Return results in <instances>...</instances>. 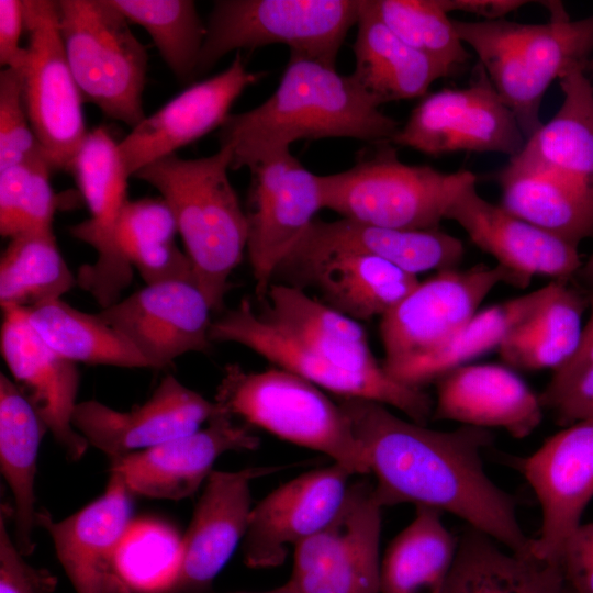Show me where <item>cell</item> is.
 Wrapping results in <instances>:
<instances>
[{
    "label": "cell",
    "instance_id": "2e32d148",
    "mask_svg": "<svg viewBox=\"0 0 593 593\" xmlns=\"http://www.w3.org/2000/svg\"><path fill=\"white\" fill-rule=\"evenodd\" d=\"M517 469L533 489L541 510V525L529 552L556 566L593 497V419L580 421L553 434Z\"/></svg>",
    "mask_w": 593,
    "mask_h": 593
},
{
    "label": "cell",
    "instance_id": "9c48e42d",
    "mask_svg": "<svg viewBox=\"0 0 593 593\" xmlns=\"http://www.w3.org/2000/svg\"><path fill=\"white\" fill-rule=\"evenodd\" d=\"M527 288L499 265L435 272L381 317L384 370L432 354L445 346L479 311L499 284Z\"/></svg>",
    "mask_w": 593,
    "mask_h": 593
},
{
    "label": "cell",
    "instance_id": "b9f144b4",
    "mask_svg": "<svg viewBox=\"0 0 593 593\" xmlns=\"http://www.w3.org/2000/svg\"><path fill=\"white\" fill-rule=\"evenodd\" d=\"M182 536L159 519H133L115 558L116 572L131 593H166L178 572Z\"/></svg>",
    "mask_w": 593,
    "mask_h": 593
},
{
    "label": "cell",
    "instance_id": "30bf717a",
    "mask_svg": "<svg viewBox=\"0 0 593 593\" xmlns=\"http://www.w3.org/2000/svg\"><path fill=\"white\" fill-rule=\"evenodd\" d=\"M210 339L212 343L243 345L278 368L291 371L342 399L374 401L401 411L422 425L433 416L434 400L423 389L400 383L384 368L376 372H358L332 363L267 322L247 299L212 321Z\"/></svg>",
    "mask_w": 593,
    "mask_h": 593
},
{
    "label": "cell",
    "instance_id": "816d5d0a",
    "mask_svg": "<svg viewBox=\"0 0 593 593\" xmlns=\"http://www.w3.org/2000/svg\"><path fill=\"white\" fill-rule=\"evenodd\" d=\"M590 315L583 326L580 345L570 360L553 371L547 385H557L581 369L593 365V293H589Z\"/></svg>",
    "mask_w": 593,
    "mask_h": 593
},
{
    "label": "cell",
    "instance_id": "83f0119b",
    "mask_svg": "<svg viewBox=\"0 0 593 593\" xmlns=\"http://www.w3.org/2000/svg\"><path fill=\"white\" fill-rule=\"evenodd\" d=\"M261 301V317L332 363L358 372L383 369L363 327L303 289L273 282Z\"/></svg>",
    "mask_w": 593,
    "mask_h": 593
},
{
    "label": "cell",
    "instance_id": "9f6ffc18",
    "mask_svg": "<svg viewBox=\"0 0 593 593\" xmlns=\"http://www.w3.org/2000/svg\"><path fill=\"white\" fill-rule=\"evenodd\" d=\"M561 593H572L563 583L562 592Z\"/></svg>",
    "mask_w": 593,
    "mask_h": 593
},
{
    "label": "cell",
    "instance_id": "5bb4252c",
    "mask_svg": "<svg viewBox=\"0 0 593 593\" xmlns=\"http://www.w3.org/2000/svg\"><path fill=\"white\" fill-rule=\"evenodd\" d=\"M467 87L426 94L392 138L428 156L457 152L518 155L526 138L478 63Z\"/></svg>",
    "mask_w": 593,
    "mask_h": 593
},
{
    "label": "cell",
    "instance_id": "ac0fdd59",
    "mask_svg": "<svg viewBox=\"0 0 593 593\" xmlns=\"http://www.w3.org/2000/svg\"><path fill=\"white\" fill-rule=\"evenodd\" d=\"M212 309L193 281L146 284L97 314L122 333L152 369L187 353H209Z\"/></svg>",
    "mask_w": 593,
    "mask_h": 593
},
{
    "label": "cell",
    "instance_id": "277c9868",
    "mask_svg": "<svg viewBox=\"0 0 593 593\" xmlns=\"http://www.w3.org/2000/svg\"><path fill=\"white\" fill-rule=\"evenodd\" d=\"M541 3L550 12L544 24L452 20L526 141L544 124L540 107L552 81L575 69L586 70L593 58V14L571 20L560 1Z\"/></svg>",
    "mask_w": 593,
    "mask_h": 593
},
{
    "label": "cell",
    "instance_id": "f1b7e54d",
    "mask_svg": "<svg viewBox=\"0 0 593 593\" xmlns=\"http://www.w3.org/2000/svg\"><path fill=\"white\" fill-rule=\"evenodd\" d=\"M356 26L350 75L380 105L426 96L434 81L451 75L396 36L379 18L372 0H359Z\"/></svg>",
    "mask_w": 593,
    "mask_h": 593
},
{
    "label": "cell",
    "instance_id": "db71d44e",
    "mask_svg": "<svg viewBox=\"0 0 593 593\" xmlns=\"http://www.w3.org/2000/svg\"><path fill=\"white\" fill-rule=\"evenodd\" d=\"M227 593H291L289 589L286 586V584L276 588L270 591H264V592H250V591H235V592H227Z\"/></svg>",
    "mask_w": 593,
    "mask_h": 593
},
{
    "label": "cell",
    "instance_id": "7bdbcfd3",
    "mask_svg": "<svg viewBox=\"0 0 593 593\" xmlns=\"http://www.w3.org/2000/svg\"><path fill=\"white\" fill-rule=\"evenodd\" d=\"M382 22L404 43L450 74L470 59L439 0H372Z\"/></svg>",
    "mask_w": 593,
    "mask_h": 593
},
{
    "label": "cell",
    "instance_id": "9a60e30c",
    "mask_svg": "<svg viewBox=\"0 0 593 593\" xmlns=\"http://www.w3.org/2000/svg\"><path fill=\"white\" fill-rule=\"evenodd\" d=\"M247 255L264 300L281 264L324 209L321 176L290 150L250 165Z\"/></svg>",
    "mask_w": 593,
    "mask_h": 593
},
{
    "label": "cell",
    "instance_id": "7c38bea8",
    "mask_svg": "<svg viewBox=\"0 0 593 593\" xmlns=\"http://www.w3.org/2000/svg\"><path fill=\"white\" fill-rule=\"evenodd\" d=\"M68 172L74 176L89 217L69 227L76 239L97 251L93 264L81 266L77 286L108 307L120 300L133 279V268L116 243V226L127 198L131 177L121 158L118 142L103 126L89 131Z\"/></svg>",
    "mask_w": 593,
    "mask_h": 593
},
{
    "label": "cell",
    "instance_id": "f907efd6",
    "mask_svg": "<svg viewBox=\"0 0 593 593\" xmlns=\"http://www.w3.org/2000/svg\"><path fill=\"white\" fill-rule=\"evenodd\" d=\"M448 14L454 11L481 16L483 21L502 20L511 12L530 3L525 0H439Z\"/></svg>",
    "mask_w": 593,
    "mask_h": 593
},
{
    "label": "cell",
    "instance_id": "7a4b0ae2",
    "mask_svg": "<svg viewBox=\"0 0 593 593\" xmlns=\"http://www.w3.org/2000/svg\"><path fill=\"white\" fill-rule=\"evenodd\" d=\"M380 107L351 75L290 53L272 94L254 109L231 113L219 143L232 149L231 169L237 170L288 152L299 139L391 142L401 126Z\"/></svg>",
    "mask_w": 593,
    "mask_h": 593
},
{
    "label": "cell",
    "instance_id": "836d02e7",
    "mask_svg": "<svg viewBox=\"0 0 593 593\" xmlns=\"http://www.w3.org/2000/svg\"><path fill=\"white\" fill-rule=\"evenodd\" d=\"M557 566L507 550L469 525L458 536L450 572L439 593H561Z\"/></svg>",
    "mask_w": 593,
    "mask_h": 593
},
{
    "label": "cell",
    "instance_id": "1f68e13d",
    "mask_svg": "<svg viewBox=\"0 0 593 593\" xmlns=\"http://www.w3.org/2000/svg\"><path fill=\"white\" fill-rule=\"evenodd\" d=\"M563 100L556 114L508 159L593 187V83L575 69L559 80Z\"/></svg>",
    "mask_w": 593,
    "mask_h": 593
},
{
    "label": "cell",
    "instance_id": "52a82bcc",
    "mask_svg": "<svg viewBox=\"0 0 593 593\" xmlns=\"http://www.w3.org/2000/svg\"><path fill=\"white\" fill-rule=\"evenodd\" d=\"M61 42L83 102L131 128L144 118L148 55L111 0H57Z\"/></svg>",
    "mask_w": 593,
    "mask_h": 593
},
{
    "label": "cell",
    "instance_id": "f35d334b",
    "mask_svg": "<svg viewBox=\"0 0 593 593\" xmlns=\"http://www.w3.org/2000/svg\"><path fill=\"white\" fill-rule=\"evenodd\" d=\"M40 336L74 362L121 368H150L135 346L97 313L72 307L61 299L25 309Z\"/></svg>",
    "mask_w": 593,
    "mask_h": 593
},
{
    "label": "cell",
    "instance_id": "6da1fadb",
    "mask_svg": "<svg viewBox=\"0 0 593 593\" xmlns=\"http://www.w3.org/2000/svg\"><path fill=\"white\" fill-rule=\"evenodd\" d=\"M355 437L374 474L373 492L382 506L412 503L450 513L504 548L528 553L515 499L488 475L482 451L491 430L461 425L437 430L399 417L387 405L342 399Z\"/></svg>",
    "mask_w": 593,
    "mask_h": 593
},
{
    "label": "cell",
    "instance_id": "e0dca14e",
    "mask_svg": "<svg viewBox=\"0 0 593 593\" xmlns=\"http://www.w3.org/2000/svg\"><path fill=\"white\" fill-rule=\"evenodd\" d=\"M347 254L373 256L418 276L459 268L465 246L461 239L439 228L403 230L346 217L315 219L281 264L275 279L280 276L286 281L310 266Z\"/></svg>",
    "mask_w": 593,
    "mask_h": 593
},
{
    "label": "cell",
    "instance_id": "8992f818",
    "mask_svg": "<svg viewBox=\"0 0 593 593\" xmlns=\"http://www.w3.org/2000/svg\"><path fill=\"white\" fill-rule=\"evenodd\" d=\"M467 170L444 172L427 165L401 161L391 142L362 148L355 164L321 176L324 209L342 217L403 230H434L467 184Z\"/></svg>",
    "mask_w": 593,
    "mask_h": 593
},
{
    "label": "cell",
    "instance_id": "ab89813d",
    "mask_svg": "<svg viewBox=\"0 0 593 593\" xmlns=\"http://www.w3.org/2000/svg\"><path fill=\"white\" fill-rule=\"evenodd\" d=\"M77 286L58 248L53 230L27 232L10 238L0 261V304L33 307L60 299Z\"/></svg>",
    "mask_w": 593,
    "mask_h": 593
},
{
    "label": "cell",
    "instance_id": "603a6c76",
    "mask_svg": "<svg viewBox=\"0 0 593 593\" xmlns=\"http://www.w3.org/2000/svg\"><path fill=\"white\" fill-rule=\"evenodd\" d=\"M286 467L212 471L182 536L181 561L166 593H204L243 541L253 510L250 482Z\"/></svg>",
    "mask_w": 593,
    "mask_h": 593
},
{
    "label": "cell",
    "instance_id": "f6af8a7d",
    "mask_svg": "<svg viewBox=\"0 0 593 593\" xmlns=\"http://www.w3.org/2000/svg\"><path fill=\"white\" fill-rule=\"evenodd\" d=\"M44 152L32 128L23 89V69L0 72V170Z\"/></svg>",
    "mask_w": 593,
    "mask_h": 593
},
{
    "label": "cell",
    "instance_id": "3957f363",
    "mask_svg": "<svg viewBox=\"0 0 593 593\" xmlns=\"http://www.w3.org/2000/svg\"><path fill=\"white\" fill-rule=\"evenodd\" d=\"M231 164L232 149L220 145L202 158L163 157L133 176L154 187L171 209L197 286L213 312L223 310L230 277L248 240L246 212L228 177Z\"/></svg>",
    "mask_w": 593,
    "mask_h": 593
},
{
    "label": "cell",
    "instance_id": "7dc6e473",
    "mask_svg": "<svg viewBox=\"0 0 593 593\" xmlns=\"http://www.w3.org/2000/svg\"><path fill=\"white\" fill-rule=\"evenodd\" d=\"M544 409L550 410L563 427L593 419V365L557 385H547L539 394Z\"/></svg>",
    "mask_w": 593,
    "mask_h": 593
},
{
    "label": "cell",
    "instance_id": "ffe728a7",
    "mask_svg": "<svg viewBox=\"0 0 593 593\" xmlns=\"http://www.w3.org/2000/svg\"><path fill=\"white\" fill-rule=\"evenodd\" d=\"M249 71L240 52L230 66L202 81L194 82L145 116L118 142L127 174L139 169L221 127L236 99L261 78Z\"/></svg>",
    "mask_w": 593,
    "mask_h": 593
},
{
    "label": "cell",
    "instance_id": "f546056e",
    "mask_svg": "<svg viewBox=\"0 0 593 593\" xmlns=\"http://www.w3.org/2000/svg\"><path fill=\"white\" fill-rule=\"evenodd\" d=\"M287 280L299 288L313 286L322 302L357 322L381 318L419 282L417 276L383 259L356 254L327 258Z\"/></svg>",
    "mask_w": 593,
    "mask_h": 593
},
{
    "label": "cell",
    "instance_id": "f5cc1de1",
    "mask_svg": "<svg viewBox=\"0 0 593 593\" xmlns=\"http://www.w3.org/2000/svg\"><path fill=\"white\" fill-rule=\"evenodd\" d=\"M575 278L588 289V293H593V250L588 259L583 261Z\"/></svg>",
    "mask_w": 593,
    "mask_h": 593
},
{
    "label": "cell",
    "instance_id": "d4e9b609",
    "mask_svg": "<svg viewBox=\"0 0 593 593\" xmlns=\"http://www.w3.org/2000/svg\"><path fill=\"white\" fill-rule=\"evenodd\" d=\"M132 492L110 472L104 493L75 514L55 522L37 512V525L51 535L57 558L77 593H131L115 567L120 542L132 523Z\"/></svg>",
    "mask_w": 593,
    "mask_h": 593
},
{
    "label": "cell",
    "instance_id": "e575fe53",
    "mask_svg": "<svg viewBox=\"0 0 593 593\" xmlns=\"http://www.w3.org/2000/svg\"><path fill=\"white\" fill-rule=\"evenodd\" d=\"M557 282L551 280L536 290L479 310L445 346L385 370L387 373L407 387L423 389L455 368L499 349L510 333L548 299Z\"/></svg>",
    "mask_w": 593,
    "mask_h": 593
},
{
    "label": "cell",
    "instance_id": "4316f807",
    "mask_svg": "<svg viewBox=\"0 0 593 593\" xmlns=\"http://www.w3.org/2000/svg\"><path fill=\"white\" fill-rule=\"evenodd\" d=\"M435 384L433 419L503 429L517 439L533 434L542 421L539 395L506 365H463Z\"/></svg>",
    "mask_w": 593,
    "mask_h": 593
},
{
    "label": "cell",
    "instance_id": "c3c4849f",
    "mask_svg": "<svg viewBox=\"0 0 593 593\" xmlns=\"http://www.w3.org/2000/svg\"><path fill=\"white\" fill-rule=\"evenodd\" d=\"M556 566L572 593H593V522L582 523L571 535Z\"/></svg>",
    "mask_w": 593,
    "mask_h": 593
},
{
    "label": "cell",
    "instance_id": "ba28073f",
    "mask_svg": "<svg viewBox=\"0 0 593 593\" xmlns=\"http://www.w3.org/2000/svg\"><path fill=\"white\" fill-rule=\"evenodd\" d=\"M359 0H220L206 24L197 77L223 56L284 44L290 53L334 66Z\"/></svg>",
    "mask_w": 593,
    "mask_h": 593
},
{
    "label": "cell",
    "instance_id": "d590c367",
    "mask_svg": "<svg viewBox=\"0 0 593 593\" xmlns=\"http://www.w3.org/2000/svg\"><path fill=\"white\" fill-rule=\"evenodd\" d=\"M589 293L558 280L553 292L518 324L497 349L514 369L557 370L575 354L583 332Z\"/></svg>",
    "mask_w": 593,
    "mask_h": 593
},
{
    "label": "cell",
    "instance_id": "8d00e7d4",
    "mask_svg": "<svg viewBox=\"0 0 593 593\" xmlns=\"http://www.w3.org/2000/svg\"><path fill=\"white\" fill-rule=\"evenodd\" d=\"M443 512L416 506L412 522L390 542L380 564V593H439L452 567L458 536Z\"/></svg>",
    "mask_w": 593,
    "mask_h": 593
},
{
    "label": "cell",
    "instance_id": "d6a6232c",
    "mask_svg": "<svg viewBox=\"0 0 593 593\" xmlns=\"http://www.w3.org/2000/svg\"><path fill=\"white\" fill-rule=\"evenodd\" d=\"M47 432L36 411L4 373L0 374V468L13 495V540L23 556L33 552L35 474L40 445Z\"/></svg>",
    "mask_w": 593,
    "mask_h": 593
},
{
    "label": "cell",
    "instance_id": "4fadbf2b",
    "mask_svg": "<svg viewBox=\"0 0 593 593\" xmlns=\"http://www.w3.org/2000/svg\"><path fill=\"white\" fill-rule=\"evenodd\" d=\"M27 56L23 89L35 136L54 171H68L89 131L53 0H23Z\"/></svg>",
    "mask_w": 593,
    "mask_h": 593
},
{
    "label": "cell",
    "instance_id": "484cf974",
    "mask_svg": "<svg viewBox=\"0 0 593 593\" xmlns=\"http://www.w3.org/2000/svg\"><path fill=\"white\" fill-rule=\"evenodd\" d=\"M258 446L249 427L222 411L192 434L111 459L110 472L118 473L134 494L179 501L197 492L220 456Z\"/></svg>",
    "mask_w": 593,
    "mask_h": 593
},
{
    "label": "cell",
    "instance_id": "4dcf8cb0",
    "mask_svg": "<svg viewBox=\"0 0 593 593\" xmlns=\"http://www.w3.org/2000/svg\"><path fill=\"white\" fill-rule=\"evenodd\" d=\"M501 205L579 247L593 237V187L553 171L508 164L497 174Z\"/></svg>",
    "mask_w": 593,
    "mask_h": 593
},
{
    "label": "cell",
    "instance_id": "7402d4cb",
    "mask_svg": "<svg viewBox=\"0 0 593 593\" xmlns=\"http://www.w3.org/2000/svg\"><path fill=\"white\" fill-rule=\"evenodd\" d=\"M2 312L3 360L47 432L70 460H79L89 444L72 424L79 388L76 362L59 355L40 336L24 307H5Z\"/></svg>",
    "mask_w": 593,
    "mask_h": 593
},
{
    "label": "cell",
    "instance_id": "cb8c5ba5",
    "mask_svg": "<svg viewBox=\"0 0 593 593\" xmlns=\"http://www.w3.org/2000/svg\"><path fill=\"white\" fill-rule=\"evenodd\" d=\"M475 182L460 190L445 220L456 222L478 248L526 287L534 276L569 281L575 278L583 264L578 246L489 202L479 194Z\"/></svg>",
    "mask_w": 593,
    "mask_h": 593
},
{
    "label": "cell",
    "instance_id": "44dd1931",
    "mask_svg": "<svg viewBox=\"0 0 593 593\" xmlns=\"http://www.w3.org/2000/svg\"><path fill=\"white\" fill-rule=\"evenodd\" d=\"M350 475L333 462L267 494L251 510L242 541L244 563L254 569L282 564L290 547L294 548L333 518L344 501Z\"/></svg>",
    "mask_w": 593,
    "mask_h": 593
},
{
    "label": "cell",
    "instance_id": "60d3db41",
    "mask_svg": "<svg viewBox=\"0 0 593 593\" xmlns=\"http://www.w3.org/2000/svg\"><path fill=\"white\" fill-rule=\"evenodd\" d=\"M131 23L150 36L163 60L181 82L197 77L206 25L191 0H111Z\"/></svg>",
    "mask_w": 593,
    "mask_h": 593
},
{
    "label": "cell",
    "instance_id": "bcb514c9",
    "mask_svg": "<svg viewBox=\"0 0 593 593\" xmlns=\"http://www.w3.org/2000/svg\"><path fill=\"white\" fill-rule=\"evenodd\" d=\"M12 507L1 504L0 593H52L56 580L49 572L29 564L9 532Z\"/></svg>",
    "mask_w": 593,
    "mask_h": 593
},
{
    "label": "cell",
    "instance_id": "74e56055",
    "mask_svg": "<svg viewBox=\"0 0 593 593\" xmlns=\"http://www.w3.org/2000/svg\"><path fill=\"white\" fill-rule=\"evenodd\" d=\"M177 222L167 202L161 197L142 198L126 202L116 226V243L146 284L195 282L191 261L177 245Z\"/></svg>",
    "mask_w": 593,
    "mask_h": 593
},
{
    "label": "cell",
    "instance_id": "ee69618b",
    "mask_svg": "<svg viewBox=\"0 0 593 593\" xmlns=\"http://www.w3.org/2000/svg\"><path fill=\"white\" fill-rule=\"evenodd\" d=\"M44 152L0 170V233L18 235L52 228L57 197Z\"/></svg>",
    "mask_w": 593,
    "mask_h": 593
},
{
    "label": "cell",
    "instance_id": "d6986e66",
    "mask_svg": "<svg viewBox=\"0 0 593 593\" xmlns=\"http://www.w3.org/2000/svg\"><path fill=\"white\" fill-rule=\"evenodd\" d=\"M221 412L214 401L167 374L148 400L128 411L97 400L79 402L72 424L89 446L111 460L192 434Z\"/></svg>",
    "mask_w": 593,
    "mask_h": 593
},
{
    "label": "cell",
    "instance_id": "8fae6325",
    "mask_svg": "<svg viewBox=\"0 0 593 593\" xmlns=\"http://www.w3.org/2000/svg\"><path fill=\"white\" fill-rule=\"evenodd\" d=\"M382 508L373 484H349L333 518L294 547L289 591L380 593Z\"/></svg>",
    "mask_w": 593,
    "mask_h": 593
},
{
    "label": "cell",
    "instance_id": "5b68a950",
    "mask_svg": "<svg viewBox=\"0 0 593 593\" xmlns=\"http://www.w3.org/2000/svg\"><path fill=\"white\" fill-rule=\"evenodd\" d=\"M214 402L232 417L320 451L351 474L370 473L349 418L306 379L282 368L246 371L227 365Z\"/></svg>",
    "mask_w": 593,
    "mask_h": 593
},
{
    "label": "cell",
    "instance_id": "11a10c76",
    "mask_svg": "<svg viewBox=\"0 0 593 593\" xmlns=\"http://www.w3.org/2000/svg\"><path fill=\"white\" fill-rule=\"evenodd\" d=\"M591 72L593 75V58L591 59V61L589 63L588 65V69H586V72Z\"/></svg>",
    "mask_w": 593,
    "mask_h": 593
},
{
    "label": "cell",
    "instance_id": "681fc988",
    "mask_svg": "<svg viewBox=\"0 0 593 593\" xmlns=\"http://www.w3.org/2000/svg\"><path fill=\"white\" fill-rule=\"evenodd\" d=\"M24 31L23 0H0V64L4 68H24L27 51L20 44Z\"/></svg>",
    "mask_w": 593,
    "mask_h": 593
}]
</instances>
